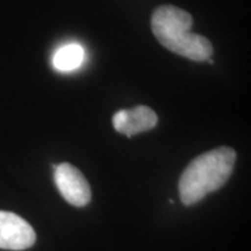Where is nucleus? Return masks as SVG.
I'll return each instance as SVG.
<instances>
[{
    "instance_id": "f257e3e1",
    "label": "nucleus",
    "mask_w": 251,
    "mask_h": 251,
    "mask_svg": "<svg viewBox=\"0 0 251 251\" xmlns=\"http://www.w3.org/2000/svg\"><path fill=\"white\" fill-rule=\"evenodd\" d=\"M235 162L236 152L229 147H220L196 157L180 176L178 190L181 202L193 206L224 186L233 174Z\"/></svg>"
},
{
    "instance_id": "423d86ee",
    "label": "nucleus",
    "mask_w": 251,
    "mask_h": 251,
    "mask_svg": "<svg viewBox=\"0 0 251 251\" xmlns=\"http://www.w3.org/2000/svg\"><path fill=\"white\" fill-rule=\"evenodd\" d=\"M84 61V49L77 43H69L59 48L52 56V67L61 72L74 71Z\"/></svg>"
},
{
    "instance_id": "39448f33",
    "label": "nucleus",
    "mask_w": 251,
    "mask_h": 251,
    "mask_svg": "<svg viewBox=\"0 0 251 251\" xmlns=\"http://www.w3.org/2000/svg\"><path fill=\"white\" fill-rule=\"evenodd\" d=\"M113 127L118 133L131 137L135 134L151 130L158 122V117L148 106H136L121 109L113 115Z\"/></svg>"
},
{
    "instance_id": "20e7f679",
    "label": "nucleus",
    "mask_w": 251,
    "mask_h": 251,
    "mask_svg": "<svg viewBox=\"0 0 251 251\" xmlns=\"http://www.w3.org/2000/svg\"><path fill=\"white\" fill-rule=\"evenodd\" d=\"M35 240V231L26 220L14 213L0 211V249L25 250Z\"/></svg>"
},
{
    "instance_id": "7ed1b4c3",
    "label": "nucleus",
    "mask_w": 251,
    "mask_h": 251,
    "mask_svg": "<svg viewBox=\"0 0 251 251\" xmlns=\"http://www.w3.org/2000/svg\"><path fill=\"white\" fill-rule=\"evenodd\" d=\"M55 184L61 196L72 206L84 207L91 201L89 181L76 166L61 163L55 166Z\"/></svg>"
},
{
    "instance_id": "f03ea898",
    "label": "nucleus",
    "mask_w": 251,
    "mask_h": 251,
    "mask_svg": "<svg viewBox=\"0 0 251 251\" xmlns=\"http://www.w3.org/2000/svg\"><path fill=\"white\" fill-rule=\"evenodd\" d=\"M192 25V15L174 5L159 6L151 17L153 35L164 48L192 61H208L213 55L211 41L190 31Z\"/></svg>"
}]
</instances>
